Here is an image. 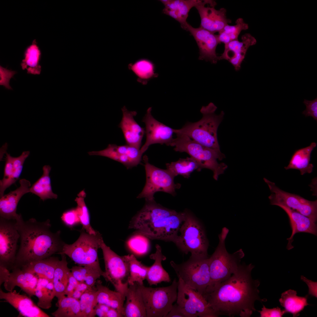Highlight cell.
Masks as SVG:
<instances>
[{
	"label": "cell",
	"instance_id": "cell-31",
	"mask_svg": "<svg viewBox=\"0 0 317 317\" xmlns=\"http://www.w3.org/2000/svg\"><path fill=\"white\" fill-rule=\"evenodd\" d=\"M59 260L57 257L51 256L28 263L20 268L36 275L38 277L44 278L53 281L54 272Z\"/></svg>",
	"mask_w": 317,
	"mask_h": 317
},
{
	"label": "cell",
	"instance_id": "cell-26",
	"mask_svg": "<svg viewBox=\"0 0 317 317\" xmlns=\"http://www.w3.org/2000/svg\"><path fill=\"white\" fill-rule=\"evenodd\" d=\"M165 6L163 12L171 17L181 24L184 30L188 23L186 20L191 9L200 2V0H161Z\"/></svg>",
	"mask_w": 317,
	"mask_h": 317
},
{
	"label": "cell",
	"instance_id": "cell-21",
	"mask_svg": "<svg viewBox=\"0 0 317 317\" xmlns=\"http://www.w3.org/2000/svg\"><path fill=\"white\" fill-rule=\"evenodd\" d=\"M241 39V41L237 39L225 45L224 52L219 56V60H227L237 71L240 69L241 64L249 48L255 45L257 42L255 37L249 33L242 35Z\"/></svg>",
	"mask_w": 317,
	"mask_h": 317
},
{
	"label": "cell",
	"instance_id": "cell-41",
	"mask_svg": "<svg viewBox=\"0 0 317 317\" xmlns=\"http://www.w3.org/2000/svg\"><path fill=\"white\" fill-rule=\"evenodd\" d=\"M124 256L129 265V285L137 282L140 285H143V281L146 279L149 267L143 264L138 260L133 254L124 255Z\"/></svg>",
	"mask_w": 317,
	"mask_h": 317
},
{
	"label": "cell",
	"instance_id": "cell-18",
	"mask_svg": "<svg viewBox=\"0 0 317 317\" xmlns=\"http://www.w3.org/2000/svg\"><path fill=\"white\" fill-rule=\"evenodd\" d=\"M184 30L189 32L196 41L199 49V60L216 64L219 60V56L216 52L220 43L217 35L200 27L194 28L188 23Z\"/></svg>",
	"mask_w": 317,
	"mask_h": 317
},
{
	"label": "cell",
	"instance_id": "cell-4",
	"mask_svg": "<svg viewBox=\"0 0 317 317\" xmlns=\"http://www.w3.org/2000/svg\"><path fill=\"white\" fill-rule=\"evenodd\" d=\"M228 232L227 228H222L218 236V244L214 253L209 258L210 282L205 294L210 292L215 286L235 273L241 264L242 259L244 257L241 249L232 254L227 251L225 240Z\"/></svg>",
	"mask_w": 317,
	"mask_h": 317
},
{
	"label": "cell",
	"instance_id": "cell-32",
	"mask_svg": "<svg viewBox=\"0 0 317 317\" xmlns=\"http://www.w3.org/2000/svg\"><path fill=\"white\" fill-rule=\"evenodd\" d=\"M297 294L296 291L290 289L282 293L279 300L286 313L292 314L294 317L299 316L300 312L309 305L307 303L308 295L301 297L297 296Z\"/></svg>",
	"mask_w": 317,
	"mask_h": 317
},
{
	"label": "cell",
	"instance_id": "cell-17",
	"mask_svg": "<svg viewBox=\"0 0 317 317\" xmlns=\"http://www.w3.org/2000/svg\"><path fill=\"white\" fill-rule=\"evenodd\" d=\"M211 0H200L195 6L199 14L200 27L215 33L220 31L223 28L231 22L227 18L226 10L224 8L217 10L215 1Z\"/></svg>",
	"mask_w": 317,
	"mask_h": 317
},
{
	"label": "cell",
	"instance_id": "cell-11",
	"mask_svg": "<svg viewBox=\"0 0 317 317\" xmlns=\"http://www.w3.org/2000/svg\"><path fill=\"white\" fill-rule=\"evenodd\" d=\"M146 174V182L141 192L137 198H144L146 201L154 200V195L157 192L162 191L174 196L176 190L181 186L175 183L174 177L167 169L158 168L150 164L146 155L143 157Z\"/></svg>",
	"mask_w": 317,
	"mask_h": 317
},
{
	"label": "cell",
	"instance_id": "cell-49",
	"mask_svg": "<svg viewBox=\"0 0 317 317\" xmlns=\"http://www.w3.org/2000/svg\"><path fill=\"white\" fill-rule=\"evenodd\" d=\"M303 103L306 106L305 110L302 114L306 117H312L316 121H317V98L310 101L304 99Z\"/></svg>",
	"mask_w": 317,
	"mask_h": 317
},
{
	"label": "cell",
	"instance_id": "cell-45",
	"mask_svg": "<svg viewBox=\"0 0 317 317\" xmlns=\"http://www.w3.org/2000/svg\"><path fill=\"white\" fill-rule=\"evenodd\" d=\"M95 312L96 315L100 317H124L116 309L103 304H97L95 308Z\"/></svg>",
	"mask_w": 317,
	"mask_h": 317
},
{
	"label": "cell",
	"instance_id": "cell-57",
	"mask_svg": "<svg viewBox=\"0 0 317 317\" xmlns=\"http://www.w3.org/2000/svg\"><path fill=\"white\" fill-rule=\"evenodd\" d=\"M92 287L90 286L85 282H79L75 290L79 291L83 294L86 291L91 289Z\"/></svg>",
	"mask_w": 317,
	"mask_h": 317
},
{
	"label": "cell",
	"instance_id": "cell-58",
	"mask_svg": "<svg viewBox=\"0 0 317 317\" xmlns=\"http://www.w3.org/2000/svg\"><path fill=\"white\" fill-rule=\"evenodd\" d=\"M83 293L76 290H75L70 297L79 300Z\"/></svg>",
	"mask_w": 317,
	"mask_h": 317
},
{
	"label": "cell",
	"instance_id": "cell-16",
	"mask_svg": "<svg viewBox=\"0 0 317 317\" xmlns=\"http://www.w3.org/2000/svg\"><path fill=\"white\" fill-rule=\"evenodd\" d=\"M151 107L148 108L142 121L145 124L146 136V141L140 149L143 154L153 144H159L171 146L174 139L173 129L154 118L151 114Z\"/></svg>",
	"mask_w": 317,
	"mask_h": 317
},
{
	"label": "cell",
	"instance_id": "cell-29",
	"mask_svg": "<svg viewBox=\"0 0 317 317\" xmlns=\"http://www.w3.org/2000/svg\"><path fill=\"white\" fill-rule=\"evenodd\" d=\"M155 253L150 256V259L154 261L153 265L149 267L146 279L151 285H157L162 282H169L171 280L168 273L163 268L162 262L166 259L162 252L161 247L156 245Z\"/></svg>",
	"mask_w": 317,
	"mask_h": 317
},
{
	"label": "cell",
	"instance_id": "cell-6",
	"mask_svg": "<svg viewBox=\"0 0 317 317\" xmlns=\"http://www.w3.org/2000/svg\"><path fill=\"white\" fill-rule=\"evenodd\" d=\"M185 219L177 238L173 242L186 254L196 258H208V242L204 228L200 222L190 212L185 210Z\"/></svg>",
	"mask_w": 317,
	"mask_h": 317
},
{
	"label": "cell",
	"instance_id": "cell-34",
	"mask_svg": "<svg viewBox=\"0 0 317 317\" xmlns=\"http://www.w3.org/2000/svg\"><path fill=\"white\" fill-rule=\"evenodd\" d=\"M73 276L79 282H84L91 287L95 286L98 279L104 272L100 264L85 266H74L70 269Z\"/></svg>",
	"mask_w": 317,
	"mask_h": 317
},
{
	"label": "cell",
	"instance_id": "cell-33",
	"mask_svg": "<svg viewBox=\"0 0 317 317\" xmlns=\"http://www.w3.org/2000/svg\"><path fill=\"white\" fill-rule=\"evenodd\" d=\"M51 167L45 165L43 168L42 176L30 188V192L39 197L43 201L49 199H56L57 194L54 193L52 189L49 173Z\"/></svg>",
	"mask_w": 317,
	"mask_h": 317
},
{
	"label": "cell",
	"instance_id": "cell-44",
	"mask_svg": "<svg viewBox=\"0 0 317 317\" xmlns=\"http://www.w3.org/2000/svg\"><path fill=\"white\" fill-rule=\"evenodd\" d=\"M14 172L13 157L6 153L4 176L3 179L0 181V197L4 195L5 191L7 188L14 184L13 178Z\"/></svg>",
	"mask_w": 317,
	"mask_h": 317
},
{
	"label": "cell",
	"instance_id": "cell-39",
	"mask_svg": "<svg viewBox=\"0 0 317 317\" xmlns=\"http://www.w3.org/2000/svg\"><path fill=\"white\" fill-rule=\"evenodd\" d=\"M166 169L175 177L178 175L188 178L191 173L196 170L198 171L199 166L193 158H180L178 161L166 164Z\"/></svg>",
	"mask_w": 317,
	"mask_h": 317
},
{
	"label": "cell",
	"instance_id": "cell-51",
	"mask_svg": "<svg viewBox=\"0 0 317 317\" xmlns=\"http://www.w3.org/2000/svg\"><path fill=\"white\" fill-rule=\"evenodd\" d=\"M0 85H3L6 88L11 89L9 85V80L16 73L14 71H11L4 68L0 66Z\"/></svg>",
	"mask_w": 317,
	"mask_h": 317
},
{
	"label": "cell",
	"instance_id": "cell-25",
	"mask_svg": "<svg viewBox=\"0 0 317 317\" xmlns=\"http://www.w3.org/2000/svg\"><path fill=\"white\" fill-rule=\"evenodd\" d=\"M38 277L36 274L19 267H14L7 280L4 282L5 289L8 292L18 286L30 297L35 295V291Z\"/></svg>",
	"mask_w": 317,
	"mask_h": 317
},
{
	"label": "cell",
	"instance_id": "cell-10",
	"mask_svg": "<svg viewBox=\"0 0 317 317\" xmlns=\"http://www.w3.org/2000/svg\"><path fill=\"white\" fill-rule=\"evenodd\" d=\"M185 211L178 212L168 217L138 225L131 229L136 234L152 240L173 242L178 235L185 218Z\"/></svg>",
	"mask_w": 317,
	"mask_h": 317
},
{
	"label": "cell",
	"instance_id": "cell-14",
	"mask_svg": "<svg viewBox=\"0 0 317 317\" xmlns=\"http://www.w3.org/2000/svg\"><path fill=\"white\" fill-rule=\"evenodd\" d=\"M176 303L192 317H217L203 296L178 277Z\"/></svg>",
	"mask_w": 317,
	"mask_h": 317
},
{
	"label": "cell",
	"instance_id": "cell-46",
	"mask_svg": "<svg viewBox=\"0 0 317 317\" xmlns=\"http://www.w3.org/2000/svg\"><path fill=\"white\" fill-rule=\"evenodd\" d=\"M30 153L29 151H24L19 156L13 157V164L15 171L14 178V183L19 178L22 172L24 163Z\"/></svg>",
	"mask_w": 317,
	"mask_h": 317
},
{
	"label": "cell",
	"instance_id": "cell-43",
	"mask_svg": "<svg viewBox=\"0 0 317 317\" xmlns=\"http://www.w3.org/2000/svg\"><path fill=\"white\" fill-rule=\"evenodd\" d=\"M77 196L75 200L77 204L76 208L80 223L87 232L90 234H95L97 231L95 230L90 224L89 213L85 201L86 193L84 190L80 192Z\"/></svg>",
	"mask_w": 317,
	"mask_h": 317
},
{
	"label": "cell",
	"instance_id": "cell-5",
	"mask_svg": "<svg viewBox=\"0 0 317 317\" xmlns=\"http://www.w3.org/2000/svg\"><path fill=\"white\" fill-rule=\"evenodd\" d=\"M176 134V136L171 145V146L174 147V151L188 154L198 163V171L203 168L210 170L213 172L214 179L217 180L219 176L223 174L227 168L224 163H219L217 161L225 158V155L201 145L186 135Z\"/></svg>",
	"mask_w": 317,
	"mask_h": 317
},
{
	"label": "cell",
	"instance_id": "cell-40",
	"mask_svg": "<svg viewBox=\"0 0 317 317\" xmlns=\"http://www.w3.org/2000/svg\"><path fill=\"white\" fill-rule=\"evenodd\" d=\"M58 309L51 314L55 317H80L79 300L64 296L58 299Z\"/></svg>",
	"mask_w": 317,
	"mask_h": 317
},
{
	"label": "cell",
	"instance_id": "cell-3",
	"mask_svg": "<svg viewBox=\"0 0 317 317\" xmlns=\"http://www.w3.org/2000/svg\"><path fill=\"white\" fill-rule=\"evenodd\" d=\"M217 108L212 102L202 106L200 110L202 117L200 120L187 122L181 129H173L174 133L186 135L201 145L218 153H222L218 142L217 131L225 113L222 111L220 114H216L215 112Z\"/></svg>",
	"mask_w": 317,
	"mask_h": 317
},
{
	"label": "cell",
	"instance_id": "cell-36",
	"mask_svg": "<svg viewBox=\"0 0 317 317\" xmlns=\"http://www.w3.org/2000/svg\"><path fill=\"white\" fill-rule=\"evenodd\" d=\"M35 294L38 299L37 305L43 309H49L56 295L53 281L44 278L38 277Z\"/></svg>",
	"mask_w": 317,
	"mask_h": 317
},
{
	"label": "cell",
	"instance_id": "cell-42",
	"mask_svg": "<svg viewBox=\"0 0 317 317\" xmlns=\"http://www.w3.org/2000/svg\"><path fill=\"white\" fill-rule=\"evenodd\" d=\"M248 28V24L244 22L242 18H238L235 21V25L232 26L227 24L219 32L217 35L220 43H222L225 45L232 41L238 39L241 32Z\"/></svg>",
	"mask_w": 317,
	"mask_h": 317
},
{
	"label": "cell",
	"instance_id": "cell-53",
	"mask_svg": "<svg viewBox=\"0 0 317 317\" xmlns=\"http://www.w3.org/2000/svg\"><path fill=\"white\" fill-rule=\"evenodd\" d=\"M79 282L73 276L71 272L69 275L68 283L65 292V295L70 297Z\"/></svg>",
	"mask_w": 317,
	"mask_h": 317
},
{
	"label": "cell",
	"instance_id": "cell-48",
	"mask_svg": "<svg viewBox=\"0 0 317 317\" xmlns=\"http://www.w3.org/2000/svg\"><path fill=\"white\" fill-rule=\"evenodd\" d=\"M61 218L64 224L69 227H72L80 222L76 208L64 212Z\"/></svg>",
	"mask_w": 317,
	"mask_h": 317
},
{
	"label": "cell",
	"instance_id": "cell-19",
	"mask_svg": "<svg viewBox=\"0 0 317 317\" xmlns=\"http://www.w3.org/2000/svg\"><path fill=\"white\" fill-rule=\"evenodd\" d=\"M90 155L104 156L120 162L127 168L136 166L139 164L143 153L140 150L128 144L117 145L109 144L105 149L88 153Z\"/></svg>",
	"mask_w": 317,
	"mask_h": 317
},
{
	"label": "cell",
	"instance_id": "cell-35",
	"mask_svg": "<svg viewBox=\"0 0 317 317\" xmlns=\"http://www.w3.org/2000/svg\"><path fill=\"white\" fill-rule=\"evenodd\" d=\"M60 260L55 270L53 283L56 292L55 296L58 299L65 295V292L69 280L70 269L68 267L66 255L61 254Z\"/></svg>",
	"mask_w": 317,
	"mask_h": 317
},
{
	"label": "cell",
	"instance_id": "cell-1",
	"mask_svg": "<svg viewBox=\"0 0 317 317\" xmlns=\"http://www.w3.org/2000/svg\"><path fill=\"white\" fill-rule=\"evenodd\" d=\"M254 267L252 264H241L230 278L203 296L218 316L250 317L256 311V301L261 303L267 301L259 296L260 281L252 278Z\"/></svg>",
	"mask_w": 317,
	"mask_h": 317
},
{
	"label": "cell",
	"instance_id": "cell-56",
	"mask_svg": "<svg viewBox=\"0 0 317 317\" xmlns=\"http://www.w3.org/2000/svg\"><path fill=\"white\" fill-rule=\"evenodd\" d=\"M9 270L5 267L0 266V285L7 279L10 274Z\"/></svg>",
	"mask_w": 317,
	"mask_h": 317
},
{
	"label": "cell",
	"instance_id": "cell-12",
	"mask_svg": "<svg viewBox=\"0 0 317 317\" xmlns=\"http://www.w3.org/2000/svg\"><path fill=\"white\" fill-rule=\"evenodd\" d=\"M100 248L102 250L105 268L102 276L112 284L117 291L125 296L129 285V274L127 260L124 256H120L112 251L103 239L101 242Z\"/></svg>",
	"mask_w": 317,
	"mask_h": 317
},
{
	"label": "cell",
	"instance_id": "cell-38",
	"mask_svg": "<svg viewBox=\"0 0 317 317\" xmlns=\"http://www.w3.org/2000/svg\"><path fill=\"white\" fill-rule=\"evenodd\" d=\"M128 67L137 77L138 82L143 84H146L150 79L158 75L155 72V65L146 59H140L134 63H130Z\"/></svg>",
	"mask_w": 317,
	"mask_h": 317
},
{
	"label": "cell",
	"instance_id": "cell-54",
	"mask_svg": "<svg viewBox=\"0 0 317 317\" xmlns=\"http://www.w3.org/2000/svg\"><path fill=\"white\" fill-rule=\"evenodd\" d=\"M93 287L91 289L85 291L79 299L81 312L80 317H82V315L85 310L87 302L93 290Z\"/></svg>",
	"mask_w": 317,
	"mask_h": 317
},
{
	"label": "cell",
	"instance_id": "cell-55",
	"mask_svg": "<svg viewBox=\"0 0 317 317\" xmlns=\"http://www.w3.org/2000/svg\"><path fill=\"white\" fill-rule=\"evenodd\" d=\"M301 279L307 284L309 289L308 294L317 298V282L308 280L303 276H301Z\"/></svg>",
	"mask_w": 317,
	"mask_h": 317
},
{
	"label": "cell",
	"instance_id": "cell-13",
	"mask_svg": "<svg viewBox=\"0 0 317 317\" xmlns=\"http://www.w3.org/2000/svg\"><path fill=\"white\" fill-rule=\"evenodd\" d=\"M264 180L271 192L269 197L271 205H283L317 222V200L310 201L298 195L287 192L267 178H264Z\"/></svg>",
	"mask_w": 317,
	"mask_h": 317
},
{
	"label": "cell",
	"instance_id": "cell-20",
	"mask_svg": "<svg viewBox=\"0 0 317 317\" xmlns=\"http://www.w3.org/2000/svg\"><path fill=\"white\" fill-rule=\"evenodd\" d=\"M19 183V187L0 197V217L16 221L23 219L21 214L17 213V207L22 196L30 192L31 184L29 181L25 179H21Z\"/></svg>",
	"mask_w": 317,
	"mask_h": 317
},
{
	"label": "cell",
	"instance_id": "cell-8",
	"mask_svg": "<svg viewBox=\"0 0 317 317\" xmlns=\"http://www.w3.org/2000/svg\"><path fill=\"white\" fill-rule=\"evenodd\" d=\"M209 258L202 259L190 256L187 260L181 264L171 261L170 264L178 277L203 296L210 282Z\"/></svg>",
	"mask_w": 317,
	"mask_h": 317
},
{
	"label": "cell",
	"instance_id": "cell-7",
	"mask_svg": "<svg viewBox=\"0 0 317 317\" xmlns=\"http://www.w3.org/2000/svg\"><path fill=\"white\" fill-rule=\"evenodd\" d=\"M178 281L163 287L152 288L139 284L145 306L146 317H166L176 301Z\"/></svg>",
	"mask_w": 317,
	"mask_h": 317
},
{
	"label": "cell",
	"instance_id": "cell-27",
	"mask_svg": "<svg viewBox=\"0 0 317 317\" xmlns=\"http://www.w3.org/2000/svg\"><path fill=\"white\" fill-rule=\"evenodd\" d=\"M125 296L124 317H146L145 306L138 283L129 285Z\"/></svg>",
	"mask_w": 317,
	"mask_h": 317
},
{
	"label": "cell",
	"instance_id": "cell-9",
	"mask_svg": "<svg viewBox=\"0 0 317 317\" xmlns=\"http://www.w3.org/2000/svg\"><path fill=\"white\" fill-rule=\"evenodd\" d=\"M84 230H81L79 237L73 243H65L58 254L68 256L79 266L100 264L98 251L103 239L102 235L97 231L95 234H90Z\"/></svg>",
	"mask_w": 317,
	"mask_h": 317
},
{
	"label": "cell",
	"instance_id": "cell-2",
	"mask_svg": "<svg viewBox=\"0 0 317 317\" xmlns=\"http://www.w3.org/2000/svg\"><path fill=\"white\" fill-rule=\"evenodd\" d=\"M20 244L13 267H21L31 262L43 259L60 252L65 243L60 231L53 232L50 220L40 222L32 218L16 221Z\"/></svg>",
	"mask_w": 317,
	"mask_h": 317
},
{
	"label": "cell",
	"instance_id": "cell-47",
	"mask_svg": "<svg viewBox=\"0 0 317 317\" xmlns=\"http://www.w3.org/2000/svg\"><path fill=\"white\" fill-rule=\"evenodd\" d=\"M95 286L93 287L90 296L82 317H94L96 316L95 308L97 303L96 299V288Z\"/></svg>",
	"mask_w": 317,
	"mask_h": 317
},
{
	"label": "cell",
	"instance_id": "cell-15",
	"mask_svg": "<svg viewBox=\"0 0 317 317\" xmlns=\"http://www.w3.org/2000/svg\"><path fill=\"white\" fill-rule=\"evenodd\" d=\"M19 238L16 221L0 217V266L13 268Z\"/></svg>",
	"mask_w": 317,
	"mask_h": 317
},
{
	"label": "cell",
	"instance_id": "cell-23",
	"mask_svg": "<svg viewBox=\"0 0 317 317\" xmlns=\"http://www.w3.org/2000/svg\"><path fill=\"white\" fill-rule=\"evenodd\" d=\"M276 205L281 208L286 213L289 218L292 233L291 236L287 239L288 241L286 246L288 249H291L294 247L291 244L294 240L293 237L296 233L304 232L317 236L316 221L283 205L278 204Z\"/></svg>",
	"mask_w": 317,
	"mask_h": 317
},
{
	"label": "cell",
	"instance_id": "cell-52",
	"mask_svg": "<svg viewBox=\"0 0 317 317\" xmlns=\"http://www.w3.org/2000/svg\"><path fill=\"white\" fill-rule=\"evenodd\" d=\"M192 317L177 303L173 305L166 317Z\"/></svg>",
	"mask_w": 317,
	"mask_h": 317
},
{
	"label": "cell",
	"instance_id": "cell-28",
	"mask_svg": "<svg viewBox=\"0 0 317 317\" xmlns=\"http://www.w3.org/2000/svg\"><path fill=\"white\" fill-rule=\"evenodd\" d=\"M95 285L97 303L104 304L116 309L124 317V302L125 296L103 285L100 280H97Z\"/></svg>",
	"mask_w": 317,
	"mask_h": 317
},
{
	"label": "cell",
	"instance_id": "cell-50",
	"mask_svg": "<svg viewBox=\"0 0 317 317\" xmlns=\"http://www.w3.org/2000/svg\"><path fill=\"white\" fill-rule=\"evenodd\" d=\"M263 307L261 311H258L260 313L261 317H281L286 312L284 310H281L278 307L272 308H268L263 305Z\"/></svg>",
	"mask_w": 317,
	"mask_h": 317
},
{
	"label": "cell",
	"instance_id": "cell-37",
	"mask_svg": "<svg viewBox=\"0 0 317 317\" xmlns=\"http://www.w3.org/2000/svg\"><path fill=\"white\" fill-rule=\"evenodd\" d=\"M41 55V51L35 40L25 51L24 59L21 64L22 69H26L28 74L39 75L41 71L39 64Z\"/></svg>",
	"mask_w": 317,
	"mask_h": 317
},
{
	"label": "cell",
	"instance_id": "cell-30",
	"mask_svg": "<svg viewBox=\"0 0 317 317\" xmlns=\"http://www.w3.org/2000/svg\"><path fill=\"white\" fill-rule=\"evenodd\" d=\"M317 144L312 142L308 146L296 150L292 155L288 165L284 167L286 170L294 169L300 171L301 175L310 173L313 166L310 163L311 154Z\"/></svg>",
	"mask_w": 317,
	"mask_h": 317
},
{
	"label": "cell",
	"instance_id": "cell-22",
	"mask_svg": "<svg viewBox=\"0 0 317 317\" xmlns=\"http://www.w3.org/2000/svg\"><path fill=\"white\" fill-rule=\"evenodd\" d=\"M29 296L20 294L16 290L5 292L0 289V299H4L19 312L18 317H49Z\"/></svg>",
	"mask_w": 317,
	"mask_h": 317
},
{
	"label": "cell",
	"instance_id": "cell-24",
	"mask_svg": "<svg viewBox=\"0 0 317 317\" xmlns=\"http://www.w3.org/2000/svg\"><path fill=\"white\" fill-rule=\"evenodd\" d=\"M122 110V117L118 126L123 132L126 144L141 149L145 129L134 119L137 112L129 111L125 106Z\"/></svg>",
	"mask_w": 317,
	"mask_h": 317
}]
</instances>
